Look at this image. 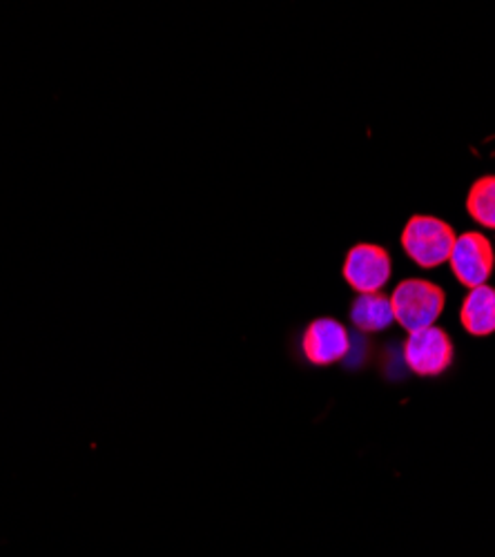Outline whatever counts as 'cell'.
Here are the masks:
<instances>
[{"label": "cell", "instance_id": "cell-1", "mask_svg": "<svg viewBox=\"0 0 495 557\" xmlns=\"http://www.w3.org/2000/svg\"><path fill=\"white\" fill-rule=\"evenodd\" d=\"M444 290L426 278H404L391 295L393 317L407 333L433 326L444 310Z\"/></svg>", "mask_w": 495, "mask_h": 557}, {"label": "cell", "instance_id": "cell-2", "mask_svg": "<svg viewBox=\"0 0 495 557\" xmlns=\"http://www.w3.org/2000/svg\"><path fill=\"white\" fill-rule=\"evenodd\" d=\"M456 230L446 221L416 214L401 230V248L420 268H437L448 261L456 246Z\"/></svg>", "mask_w": 495, "mask_h": 557}, {"label": "cell", "instance_id": "cell-3", "mask_svg": "<svg viewBox=\"0 0 495 557\" xmlns=\"http://www.w3.org/2000/svg\"><path fill=\"white\" fill-rule=\"evenodd\" d=\"M456 357L454 339L437 326L409 333L404 342V361L418 377H440L451 368Z\"/></svg>", "mask_w": 495, "mask_h": 557}, {"label": "cell", "instance_id": "cell-4", "mask_svg": "<svg viewBox=\"0 0 495 557\" xmlns=\"http://www.w3.org/2000/svg\"><path fill=\"white\" fill-rule=\"evenodd\" d=\"M393 261L391 255L375 244H357L348 250L342 274L346 284L359 293H380L391 278Z\"/></svg>", "mask_w": 495, "mask_h": 557}, {"label": "cell", "instance_id": "cell-5", "mask_svg": "<svg viewBox=\"0 0 495 557\" xmlns=\"http://www.w3.org/2000/svg\"><path fill=\"white\" fill-rule=\"evenodd\" d=\"M448 263H451V270L462 286L471 290L486 286L495 268L493 244L480 232H465L462 237L456 239Z\"/></svg>", "mask_w": 495, "mask_h": 557}, {"label": "cell", "instance_id": "cell-6", "mask_svg": "<svg viewBox=\"0 0 495 557\" xmlns=\"http://www.w3.org/2000/svg\"><path fill=\"white\" fill-rule=\"evenodd\" d=\"M350 350V335L344 323L333 317L312 319L301 335V352L312 366L339 363Z\"/></svg>", "mask_w": 495, "mask_h": 557}, {"label": "cell", "instance_id": "cell-7", "mask_svg": "<svg viewBox=\"0 0 495 557\" xmlns=\"http://www.w3.org/2000/svg\"><path fill=\"white\" fill-rule=\"evenodd\" d=\"M462 329L473 337H488L495 333V288H473L460 308Z\"/></svg>", "mask_w": 495, "mask_h": 557}, {"label": "cell", "instance_id": "cell-8", "mask_svg": "<svg viewBox=\"0 0 495 557\" xmlns=\"http://www.w3.org/2000/svg\"><path fill=\"white\" fill-rule=\"evenodd\" d=\"M350 321L352 326L362 333H382L395 321L391 297L382 293L359 295L350 304Z\"/></svg>", "mask_w": 495, "mask_h": 557}, {"label": "cell", "instance_id": "cell-9", "mask_svg": "<svg viewBox=\"0 0 495 557\" xmlns=\"http://www.w3.org/2000/svg\"><path fill=\"white\" fill-rule=\"evenodd\" d=\"M467 210L475 223L495 230V176H482L471 185Z\"/></svg>", "mask_w": 495, "mask_h": 557}]
</instances>
